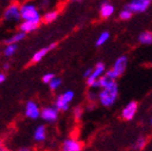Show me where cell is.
Segmentation results:
<instances>
[{"label": "cell", "instance_id": "6da1fadb", "mask_svg": "<svg viewBox=\"0 0 152 151\" xmlns=\"http://www.w3.org/2000/svg\"><path fill=\"white\" fill-rule=\"evenodd\" d=\"M118 97V86L116 83L112 84L109 87H106L104 89H100L97 94V99L100 105L106 108L113 106L117 100Z\"/></svg>", "mask_w": 152, "mask_h": 151}, {"label": "cell", "instance_id": "7a4b0ae2", "mask_svg": "<svg viewBox=\"0 0 152 151\" xmlns=\"http://www.w3.org/2000/svg\"><path fill=\"white\" fill-rule=\"evenodd\" d=\"M20 17L22 21H35L41 22V15L39 10L34 3L26 2L19 5Z\"/></svg>", "mask_w": 152, "mask_h": 151}, {"label": "cell", "instance_id": "3957f363", "mask_svg": "<svg viewBox=\"0 0 152 151\" xmlns=\"http://www.w3.org/2000/svg\"><path fill=\"white\" fill-rule=\"evenodd\" d=\"M2 18L5 22H10V23H17V22L20 21L21 17H20V11H19L18 3H11L4 10Z\"/></svg>", "mask_w": 152, "mask_h": 151}, {"label": "cell", "instance_id": "277c9868", "mask_svg": "<svg viewBox=\"0 0 152 151\" xmlns=\"http://www.w3.org/2000/svg\"><path fill=\"white\" fill-rule=\"evenodd\" d=\"M150 4H151V0H131L124 7L132 14H135V13L146 12L149 9Z\"/></svg>", "mask_w": 152, "mask_h": 151}, {"label": "cell", "instance_id": "5b68a950", "mask_svg": "<svg viewBox=\"0 0 152 151\" xmlns=\"http://www.w3.org/2000/svg\"><path fill=\"white\" fill-rule=\"evenodd\" d=\"M127 65H128V57L125 56V55H121V56L117 57L116 60L114 62L113 67H112L111 70H109L110 73L112 74L115 79L121 76L124 74V72L126 71Z\"/></svg>", "mask_w": 152, "mask_h": 151}, {"label": "cell", "instance_id": "8992f818", "mask_svg": "<svg viewBox=\"0 0 152 151\" xmlns=\"http://www.w3.org/2000/svg\"><path fill=\"white\" fill-rule=\"evenodd\" d=\"M104 72H106V66H104V62H98V64H96L94 69H92L91 75L87 78V85H88L89 87H91L96 80H98L104 75Z\"/></svg>", "mask_w": 152, "mask_h": 151}, {"label": "cell", "instance_id": "52a82bcc", "mask_svg": "<svg viewBox=\"0 0 152 151\" xmlns=\"http://www.w3.org/2000/svg\"><path fill=\"white\" fill-rule=\"evenodd\" d=\"M138 109V104L135 100H131L121 110V117L125 120H132Z\"/></svg>", "mask_w": 152, "mask_h": 151}, {"label": "cell", "instance_id": "ba28073f", "mask_svg": "<svg viewBox=\"0 0 152 151\" xmlns=\"http://www.w3.org/2000/svg\"><path fill=\"white\" fill-rule=\"evenodd\" d=\"M58 114L59 112L54 106H48L40 110V117L47 123H55L58 118Z\"/></svg>", "mask_w": 152, "mask_h": 151}, {"label": "cell", "instance_id": "9c48e42d", "mask_svg": "<svg viewBox=\"0 0 152 151\" xmlns=\"http://www.w3.org/2000/svg\"><path fill=\"white\" fill-rule=\"evenodd\" d=\"M24 114H26V116L28 118L37 119L38 117H40V109H39V106L34 100H28L26 104Z\"/></svg>", "mask_w": 152, "mask_h": 151}, {"label": "cell", "instance_id": "30bf717a", "mask_svg": "<svg viewBox=\"0 0 152 151\" xmlns=\"http://www.w3.org/2000/svg\"><path fill=\"white\" fill-rule=\"evenodd\" d=\"M81 149H83L81 143L75 139H64L61 146V151H81Z\"/></svg>", "mask_w": 152, "mask_h": 151}, {"label": "cell", "instance_id": "8fae6325", "mask_svg": "<svg viewBox=\"0 0 152 151\" xmlns=\"http://www.w3.org/2000/svg\"><path fill=\"white\" fill-rule=\"evenodd\" d=\"M115 12V7L114 5L112 4L111 2L109 1H104L100 5V9H99V14H100V17L104 19L106 18H109L111 17L112 15L114 14Z\"/></svg>", "mask_w": 152, "mask_h": 151}, {"label": "cell", "instance_id": "7c38bea8", "mask_svg": "<svg viewBox=\"0 0 152 151\" xmlns=\"http://www.w3.org/2000/svg\"><path fill=\"white\" fill-rule=\"evenodd\" d=\"M55 48H56V43H51V45H47V47L42 48V49L38 50L37 52L33 55V57H32V62H39L40 60H42L43 57L50 52V51L54 50Z\"/></svg>", "mask_w": 152, "mask_h": 151}, {"label": "cell", "instance_id": "4fadbf2b", "mask_svg": "<svg viewBox=\"0 0 152 151\" xmlns=\"http://www.w3.org/2000/svg\"><path fill=\"white\" fill-rule=\"evenodd\" d=\"M40 22H35V21H22L19 26V30L22 33H31V32L35 31L36 29L39 26Z\"/></svg>", "mask_w": 152, "mask_h": 151}, {"label": "cell", "instance_id": "5bb4252c", "mask_svg": "<svg viewBox=\"0 0 152 151\" xmlns=\"http://www.w3.org/2000/svg\"><path fill=\"white\" fill-rule=\"evenodd\" d=\"M47 137V129L45 125H39L34 130V141L37 143L43 142Z\"/></svg>", "mask_w": 152, "mask_h": 151}, {"label": "cell", "instance_id": "9a60e30c", "mask_svg": "<svg viewBox=\"0 0 152 151\" xmlns=\"http://www.w3.org/2000/svg\"><path fill=\"white\" fill-rule=\"evenodd\" d=\"M26 34L19 31L17 33H15L14 35H12L11 37H9L7 39H5L4 43L5 45H17V43H20L21 40H23L26 38Z\"/></svg>", "mask_w": 152, "mask_h": 151}, {"label": "cell", "instance_id": "2e32d148", "mask_svg": "<svg viewBox=\"0 0 152 151\" xmlns=\"http://www.w3.org/2000/svg\"><path fill=\"white\" fill-rule=\"evenodd\" d=\"M54 107L56 108V110L58 112L59 111H68L70 108V104L69 103H66L64 98L61 97V95H58L55 100V104H54Z\"/></svg>", "mask_w": 152, "mask_h": 151}, {"label": "cell", "instance_id": "e0dca14e", "mask_svg": "<svg viewBox=\"0 0 152 151\" xmlns=\"http://www.w3.org/2000/svg\"><path fill=\"white\" fill-rule=\"evenodd\" d=\"M59 12L56 11V10H52V11H49V12L45 13V15H42L41 17V20H42L45 23H51V22L55 21L58 17Z\"/></svg>", "mask_w": 152, "mask_h": 151}, {"label": "cell", "instance_id": "ac0fdd59", "mask_svg": "<svg viewBox=\"0 0 152 151\" xmlns=\"http://www.w3.org/2000/svg\"><path fill=\"white\" fill-rule=\"evenodd\" d=\"M138 41L142 45H152V32L144 31L138 35Z\"/></svg>", "mask_w": 152, "mask_h": 151}, {"label": "cell", "instance_id": "d6986e66", "mask_svg": "<svg viewBox=\"0 0 152 151\" xmlns=\"http://www.w3.org/2000/svg\"><path fill=\"white\" fill-rule=\"evenodd\" d=\"M109 38H110V33H109V32H108V31L102 32V33L98 35L96 41H95V45H96V47H102V45H104V43L109 40Z\"/></svg>", "mask_w": 152, "mask_h": 151}, {"label": "cell", "instance_id": "ffe728a7", "mask_svg": "<svg viewBox=\"0 0 152 151\" xmlns=\"http://www.w3.org/2000/svg\"><path fill=\"white\" fill-rule=\"evenodd\" d=\"M146 144H147V139L144 136H140V137H137L136 141L134 142V144H133V146H132V149L135 151L142 150V149L145 148Z\"/></svg>", "mask_w": 152, "mask_h": 151}, {"label": "cell", "instance_id": "44dd1931", "mask_svg": "<svg viewBox=\"0 0 152 151\" xmlns=\"http://www.w3.org/2000/svg\"><path fill=\"white\" fill-rule=\"evenodd\" d=\"M17 49H18L17 45H5L3 49V55L7 57H12L17 52Z\"/></svg>", "mask_w": 152, "mask_h": 151}, {"label": "cell", "instance_id": "7402d4cb", "mask_svg": "<svg viewBox=\"0 0 152 151\" xmlns=\"http://www.w3.org/2000/svg\"><path fill=\"white\" fill-rule=\"evenodd\" d=\"M60 86H61V78H58V77H54L52 81L49 84V87H50V89L52 90V91L57 90Z\"/></svg>", "mask_w": 152, "mask_h": 151}, {"label": "cell", "instance_id": "603a6c76", "mask_svg": "<svg viewBox=\"0 0 152 151\" xmlns=\"http://www.w3.org/2000/svg\"><path fill=\"white\" fill-rule=\"evenodd\" d=\"M60 95H61L62 98H64L66 103H69V104L74 99V92L71 91V90H68V91H66V92H64Z\"/></svg>", "mask_w": 152, "mask_h": 151}, {"label": "cell", "instance_id": "cb8c5ba5", "mask_svg": "<svg viewBox=\"0 0 152 151\" xmlns=\"http://www.w3.org/2000/svg\"><path fill=\"white\" fill-rule=\"evenodd\" d=\"M132 13L131 12H129L128 10H126L125 7H124L123 10H121V12H119V14H118V16H119V18L121 19V20H129V19L132 17Z\"/></svg>", "mask_w": 152, "mask_h": 151}, {"label": "cell", "instance_id": "d4e9b609", "mask_svg": "<svg viewBox=\"0 0 152 151\" xmlns=\"http://www.w3.org/2000/svg\"><path fill=\"white\" fill-rule=\"evenodd\" d=\"M73 115H74V117H75L76 119H80V117L83 116V109H81V107L77 106V107H75V108H74Z\"/></svg>", "mask_w": 152, "mask_h": 151}, {"label": "cell", "instance_id": "484cf974", "mask_svg": "<svg viewBox=\"0 0 152 151\" xmlns=\"http://www.w3.org/2000/svg\"><path fill=\"white\" fill-rule=\"evenodd\" d=\"M54 77H55L54 73H47V74H45V75L42 76V81L45 84H48V85H49V84H50L51 81L53 80V78H54Z\"/></svg>", "mask_w": 152, "mask_h": 151}, {"label": "cell", "instance_id": "4316f807", "mask_svg": "<svg viewBox=\"0 0 152 151\" xmlns=\"http://www.w3.org/2000/svg\"><path fill=\"white\" fill-rule=\"evenodd\" d=\"M88 97H89V100H90V102H95V100H96V98H97V95L95 94V93H93V92H89Z\"/></svg>", "mask_w": 152, "mask_h": 151}, {"label": "cell", "instance_id": "83f0119b", "mask_svg": "<svg viewBox=\"0 0 152 151\" xmlns=\"http://www.w3.org/2000/svg\"><path fill=\"white\" fill-rule=\"evenodd\" d=\"M91 73H92V69H91V68L87 69V70H86V71L83 72V77H85L86 79H87V78H88L89 76L91 75Z\"/></svg>", "mask_w": 152, "mask_h": 151}, {"label": "cell", "instance_id": "f1b7e54d", "mask_svg": "<svg viewBox=\"0 0 152 151\" xmlns=\"http://www.w3.org/2000/svg\"><path fill=\"white\" fill-rule=\"evenodd\" d=\"M5 80V74H3V73H0V85L3 83Z\"/></svg>", "mask_w": 152, "mask_h": 151}, {"label": "cell", "instance_id": "f546056e", "mask_svg": "<svg viewBox=\"0 0 152 151\" xmlns=\"http://www.w3.org/2000/svg\"><path fill=\"white\" fill-rule=\"evenodd\" d=\"M18 151H32L30 148H28V147H22V148H20Z\"/></svg>", "mask_w": 152, "mask_h": 151}, {"label": "cell", "instance_id": "4dcf8cb0", "mask_svg": "<svg viewBox=\"0 0 152 151\" xmlns=\"http://www.w3.org/2000/svg\"><path fill=\"white\" fill-rule=\"evenodd\" d=\"M3 69H4L5 71H7L10 69V65L9 64H4V66H3Z\"/></svg>", "mask_w": 152, "mask_h": 151}, {"label": "cell", "instance_id": "1f68e13d", "mask_svg": "<svg viewBox=\"0 0 152 151\" xmlns=\"http://www.w3.org/2000/svg\"><path fill=\"white\" fill-rule=\"evenodd\" d=\"M0 151H11V150H9V149H7V148H1Z\"/></svg>", "mask_w": 152, "mask_h": 151}, {"label": "cell", "instance_id": "d6a6232c", "mask_svg": "<svg viewBox=\"0 0 152 151\" xmlns=\"http://www.w3.org/2000/svg\"><path fill=\"white\" fill-rule=\"evenodd\" d=\"M2 148V142H1V141H0V149Z\"/></svg>", "mask_w": 152, "mask_h": 151}, {"label": "cell", "instance_id": "836d02e7", "mask_svg": "<svg viewBox=\"0 0 152 151\" xmlns=\"http://www.w3.org/2000/svg\"><path fill=\"white\" fill-rule=\"evenodd\" d=\"M150 124H151V126H152V118H151V120H150Z\"/></svg>", "mask_w": 152, "mask_h": 151}]
</instances>
